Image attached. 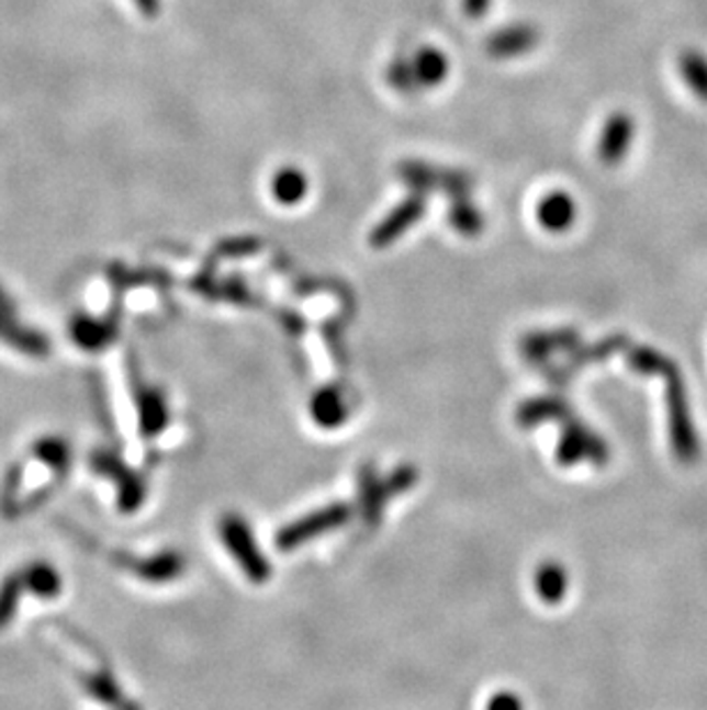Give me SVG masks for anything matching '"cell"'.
Here are the masks:
<instances>
[{
  "mask_svg": "<svg viewBox=\"0 0 707 710\" xmlns=\"http://www.w3.org/2000/svg\"><path fill=\"white\" fill-rule=\"evenodd\" d=\"M666 405H669V430H671V444H673L675 458L680 462L692 464L698 460L700 444L692 421L687 388L677 371L666 377Z\"/></svg>",
  "mask_w": 707,
  "mask_h": 710,
  "instance_id": "1",
  "label": "cell"
},
{
  "mask_svg": "<svg viewBox=\"0 0 707 710\" xmlns=\"http://www.w3.org/2000/svg\"><path fill=\"white\" fill-rule=\"evenodd\" d=\"M423 212H425V201L418 199V195H414V199H409V201H404L372 233V244H374V247H386V244L395 241L404 230L412 228L418 222V218L423 216Z\"/></svg>",
  "mask_w": 707,
  "mask_h": 710,
  "instance_id": "2",
  "label": "cell"
},
{
  "mask_svg": "<svg viewBox=\"0 0 707 710\" xmlns=\"http://www.w3.org/2000/svg\"><path fill=\"white\" fill-rule=\"evenodd\" d=\"M409 63L418 88H437L448 77V58L435 46H423Z\"/></svg>",
  "mask_w": 707,
  "mask_h": 710,
  "instance_id": "3",
  "label": "cell"
},
{
  "mask_svg": "<svg viewBox=\"0 0 707 710\" xmlns=\"http://www.w3.org/2000/svg\"><path fill=\"white\" fill-rule=\"evenodd\" d=\"M271 193L281 205H288V207L296 205L306 199L308 180H306V176H303V170L288 166L283 170H278V173L273 176Z\"/></svg>",
  "mask_w": 707,
  "mask_h": 710,
  "instance_id": "4",
  "label": "cell"
},
{
  "mask_svg": "<svg viewBox=\"0 0 707 710\" xmlns=\"http://www.w3.org/2000/svg\"><path fill=\"white\" fill-rule=\"evenodd\" d=\"M536 40H538V35L534 33V29H528V26L505 29V31H498L490 40V54L496 58H513V56L526 54L528 48L536 44Z\"/></svg>",
  "mask_w": 707,
  "mask_h": 710,
  "instance_id": "5",
  "label": "cell"
},
{
  "mask_svg": "<svg viewBox=\"0 0 707 710\" xmlns=\"http://www.w3.org/2000/svg\"><path fill=\"white\" fill-rule=\"evenodd\" d=\"M574 212L568 193H549L538 207V218L549 230H565L574 222Z\"/></svg>",
  "mask_w": 707,
  "mask_h": 710,
  "instance_id": "6",
  "label": "cell"
},
{
  "mask_svg": "<svg viewBox=\"0 0 707 710\" xmlns=\"http://www.w3.org/2000/svg\"><path fill=\"white\" fill-rule=\"evenodd\" d=\"M631 369H637L646 375H673L677 369L675 365L664 359L660 352H654V350H637L635 357H631Z\"/></svg>",
  "mask_w": 707,
  "mask_h": 710,
  "instance_id": "7",
  "label": "cell"
},
{
  "mask_svg": "<svg viewBox=\"0 0 707 710\" xmlns=\"http://www.w3.org/2000/svg\"><path fill=\"white\" fill-rule=\"evenodd\" d=\"M389 83L400 92H414L418 88L409 58H397L389 67Z\"/></svg>",
  "mask_w": 707,
  "mask_h": 710,
  "instance_id": "8",
  "label": "cell"
},
{
  "mask_svg": "<svg viewBox=\"0 0 707 710\" xmlns=\"http://www.w3.org/2000/svg\"><path fill=\"white\" fill-rule=\"evenodd\" d=\"M450 222L452 226L458 228L460 233H467V235H473L480 230V226H483V222H480V216L475 210H471L469 205H460V207H454L450 212Z\"/></svg>",
  "mask_w": 707,
  "mask_h": 710,
  "instance_id": "9",
  "label": "cell"
},
{
  "mask_svg": "<svg viewBox=\"0 0 707 710\" xmlns=\"http://www.w3.org/2000/svg\"><path fill=\"white\" fill-rule=\"evenodd\" d=\"M542 582H545V586H542V594L547 596V598H561L563 596V591H565V575H563V571L559 568V566H551V568H547L545 571V575H542Z\"/></svg>",
  "mask_w": 707,
  "mask_h": 710,
  "instance_id": "10",
  "label": "cell"
},
{
  "mask_svg": "<svg viewBox=\"0 0 707 710\" xmlns=\"http://www.w3.org/2000/svg\"><path fill=\"white\" fill-rule=\"evenodd\" d=\"M490 3L492 0H462V8L471 19H480L490 10Z\"/></svg>",
  "mask_w": 707,
  "mask_h": 710,
  "instance_id": "11",
  "label": "cell"
},
{
  "mask_svg": "<svg viewBox=\"0 0 707 710\" xmlns=\"http://www.w3.org/2000/svg\"><path fill=\"white\" fill-rule=\"evenodd\" d=\"M134 3L145 16H157L161 8V0H134Z\"/></svg>",
  "mask_w": 707,
  "mask_h": 710,
  "instance_id": "12",
  "label": "cell"
},
{
  "mask_svg": "<svg viewBox=\"0 0 707 710\" xmlns=\"http://www.w3.org/2000/svg\"><path fill=\"white\" fill-rule=\"evenodd\" d=\"M490 710H521V703L515 701L513 697H501L498 701L492 703Z\"/></svg>",
  "mask_w": 707,
  "mask_h": 710,
  "instance_id": "13",
  "label": "cell"
}]
</instances>
